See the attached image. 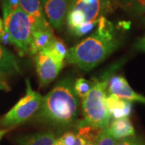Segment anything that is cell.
<instances>
[{"mask_svg": "<svg viewBox=\"0 0 145 145\" xmlns=\"http://www.w3.org/2000/svg\"><path fill=\"white\" fill-rule=\"evenodd\" d=\"M97 25L92 34L68 49L65 58L69 64L89 71L117 49L119 40L112 24L101 16Z\"/></svg>", "mask_w": 145, "mask_h": 145, "instance_id": "obj_1", "label": "cell"}, {"mask_svg": "<svg viewBox=\"0 0 145 145\" xmlns=\"http://www.w3.org/2000/svg\"><path fill=\"white\" fill-rule=\"evenodd\" d=\"M73 80L64 78L43 99L37 119L57 127H67L75 123L78 114L79 98L74 90Z\"/></svg>", "mask_w": 145, "mask_h": 145, "instance_id": "obj_2", "label": "cell"}, {"mask_svg": "<svg viewBox=\"0 0 145 145\" xmlns=\"http://www.w3.org/2000/svg\"><path fill=\"white\" fill-rule=\"evenodd\" d=\"M3 27L7 41L16 46L20 54H29L32 24L29 16L19 5L18 0H3Z\"/></svg>", "mask_w": 145, "mask_h": 145, "instance_id": "obj_3", "label": "cell"}, {"mask_svg": "<svg viewBox=\"0 0 145 145\" xmlns=\"http://www.w3.org/2000/svg\"><path fill=\"white\" fill-rule=\"evenodd\" d=\"M110 72H106L93 81V87L82 99L83 121L94 127L104 129L108 127L110 116L106 104V88Z\"/></svg>", "mask_w": 145, "mask_h": 145, "instance_id": "obj_4", "label": "cell"}, {"mask_svg": "<svg viewBox=\"0 0 145 145\" xmlns=\"http://www.w3.org/2000/svg\"><path fill=\"white\" fill-rule=\"evenodd\" d=\"M26 87L25 95L1 118V127L12 129L31 119L40 109L44 96L32 89L29 79H26Z\"/></svg>", "mask_w": 145, "mask_h": 145, "instance_id": "obj_5", "label": "cell"}, {"mask_svg": "<svg viewBox=\"0 0 145 145\" xmlns=\"http://www.w3.org/2000/svg\"><path fill=\"white\" fill-rule=\"evenodd\" d=\"M36 69L41 87L48 86L59 75L64 67V60L48 49H44L34 56Z\"/></svg>", "mask_w": 145, "mask_h": 145, "instance_id": "obj_6", "label": "cell"}, {"mask_svg": "<svg viewBox=\"0 0 145 145\" xmlns=\"http://www.w3.org/2000/svg\"><path fill=\"white\" fill-rule=\"evenodd\" d=\"M110 0H72L69 9L80 11L86 24L98 22L104 12L110 10Z\"/></svg>", "mask_w": 145, "mask_h": 145, "instance_id": "obj_7", "label": "cell"}, {"mask_svg": "<svg viewBox=\"0 0 145 145\" xmlns=\"http://www.w3.org/2000/svg\"><path fill=\"white\" fill-rule=\"evenodd\" d=\"M44 15L50 26L61 29L69 9V0H40Z\"/></svg>", "mask_w": 145, "mask_h": 145, "instance_id": "obj_8", "label": "cell"}, {"mask_svg": "<svg viewBox=\"0 0 145 145\" xmlns=\"http://www.w3.org/2000/svg\"><path fill=\"white\" fill-rule=\"evenodd\" d=\"M19 5L29 16L33 30H52L47 20L40 0H18Z\"/></svg>", "mask_w": 145, "mask_h": 145, "instance_id": "obj_9", "label": "cell"}, {"mask_svg": "<svg viewBox=\"0 0 145 145\" xmlns=\"http://www.w3.org/2000/svg\"><path fill=\"white\" fill-rule=\"evenodd\" d=\"M107 87L110 94H113L130 102L135 101L145 104L144 96L134 91L126 78L122 76H113L110 78Z\"/></svg>", "mask_w": 145, "mask_h": 145, "instance_id": "obj_10", "label": "cell"}, {"mask_svg": "<svg viewBox=\"0 0 145 145\" xmlns=\"http://www.w3.org/2000/svg\"><path fill=\"white\" fill-rule=\"evenodd\" d=\"M106 104L110 116L113 119L127 118L131 112V103L113 94H110L106 99Z\"/></svg>", "mask_w": 145, "mask_h": 145, "instance_id": "obj_11", "label": "cell"}, {"mask_svg": "<svg viewBox=\"0 0 145 145\" xmlns=\"http://www.w3.org/2000/svg\"><path fill=\"white\" fill-rule=\"evenodd\" d=\"M20 72L18 59L10 51L0 44V78Z\"/></svg>", "mask_w": 145, "mask_h": 145, "instance_id": "obj_12", "label": "cell"}, {"mask_svg": "<svg viewBox=\"0 0 145 145\" xmlns=\"http://www.w3.org/2000/svg\"><path fill=\"white\" fill-rule=\"evenodd\" d=\"M52 30H33L29 47V54L35 56L51 44L55 39Z\"/></svg>", "mask_w": 145, "mask_h": 145, "instance_id": "obj_13", "label": "cell"}, {"mask_svg": "<svg viewBox=\"0 0 145 145\" xmlns=\"http://www.w3.org/2000/svg\"><path fill=\"white\" fill-rule=\"evenodd\" d=\"M109 133L115 140H121L135 135V128L128 118L114 119L107 127Z\"/></svg>", "mask_w": 145, "mask_h": 145, "instance_id": "obj_14", "label": "cell"}, {"mask_svg": "<svg viewBox=\"0 0 145 145\" xmlns=\"http://www.w3.org/2000/svg\"><path fill=\"white\" fill-rule=\"evenodd\" d=\"M56 140V136L52 132L43 131L20 135L16 138V143L17 145H54Z\"/></svg>", "mask_w": 145, "mask_h": 145, "instance_id": "obj_15", "label": "cell"}, {"mask_svg": "<svg viewBox=\"0 0 145 145\" xmlns=\"http://www.w3.org/2000/svg\"><path fill=\"white\" fill-rule=\"evenodd\" d=\"M101 128L86 124L83 120L78 122L77 135L82 140V145H97L99 136L102 131Z\"/></svg>", "mask_w": 145, "mask_h": 145, "instance_id": "obj_16", "label": "cell"}, {"mask_svg": "<svg viewBox=\"0 0 145 145\" xmlns=\"http://www.w3.org/2000/svg\"><path fill=\"white\" fill-rule=\"evenodd\" d=\"M120 4L145 22V0H123Z\"/></svg>", "mask_w": 145, "mask_h": 145, "instance_id": "obj_17", "label": "cell"}, {"mask_svg": "<svg viewBox=\"0 0 145 145\" xmlns=\"http://www.w3.org/2000/svg\"><path fill=\"white\" fill-rule=\"evenodd\" d=\"M93 82L89 81L85 78H78L74 83H73V87L74 90L77 93L78 98L84 99L86 94L89 93V91L93 87Z\"/></svg>", "mask_w": 145, "mask_h": 145, "instance_id": "obj_18", "label": "cell"}, {"mask_svg": "<svg viewBox=\"0 0 145 145\" xmlns=\"http://www.w3.org/2000/svg\"><path fill=\"white\" fill-rule=\"evenodd\" d=\"M47 49H48L52 53H54L56 56H57L58 57H60L61 59L65 61L66 54H67L68 49L66 48V45L65 44V43H64L62 40L55 37V39L52 40L51 44L47 48Z\"/></svg>", "mask_w": 145, "mask_h": 145, "instance_id": "obj_19", "label": "cell"}, {"mask_svg": "<svg viewBox=\"0 0 145 145\" xmlns=\"http://www.w3.org/2000/svg\"><path fill=\"white\" fill-rule=\"evenodd\" d=\"M117 142L112 135L109 133L107 127L102 130L99 136L97 145H114Z\"/></svg>", "mask_w": 145, "mask_h": 145, "instance_id": "obj_20", "label": "cell"}, {"mask_svg": "<svg viewBox=\"0 0 145 145\" xmlns=\"http://www.w3.org/2000/svg\"><path fill=\"white\" fill-rule=\"evenodd\" d=\"M114 145H145V142L144 140L135 136V135L133 136L118 140Z\"/></svg>", "mask_w": 145, "mask_h": 145, "instance_id": "obj_21", "label": "cell"}, {"mask_svg": "<svg viewBox=\"0 0 145 145\" xmlns=\"http://www.w3.org/2000/svg\"><path fill=\"white\" fill-rule=\"evenodd\" d=\"M135 49L139 51L145 52V35L137 40V42L135 43Z\"/></svg>", "mask_w": 145, "mask_h": 145, "instance_id": "obj_22", "label": "cell"}, {"mask_svg": "<svg viewBox=\"0 0 145 145\" xmlns=\"http://www.w3.org/2000/svg\"><path fill=\"white\" fill-rule=\"evenodd\" d=\"M7 40V34H6L4 27H3V21L0 18V40Z\"/></svg>", "mask_w": 145, "mask_h": 145, "instance_id": "obj_23", "label": "cell"}, {"mask_svg": "<svg viewBox=\"0 0 145 145\" xmlns=\"http://www.w3.org/2000/svg\"><path fill=\"white\" fill-rule=\"evenodd\" d=\"M10 130V128H7V129L0 130V141H1V140L3 139V135H5L6 133L7 132V131H9Z\"/></svg>", "mask_w": 145, "mask_h": 145, "instance_id": "obj_24", "label": "cell"}, {"mask_svg": "<svg viewBox=\"0 0 145 145\" xmlns=\"http://www.w3.org/2000/svg\"><path fill=\"white\" fill-rule=\"evenodd\" d=\"M7 87V86L3 84V83H0V89H5Z\"/></svg>", "mask_w": 145, "mask_h": 145, "instance_id": "obj_25", "label": "cell"}]
</instances>
